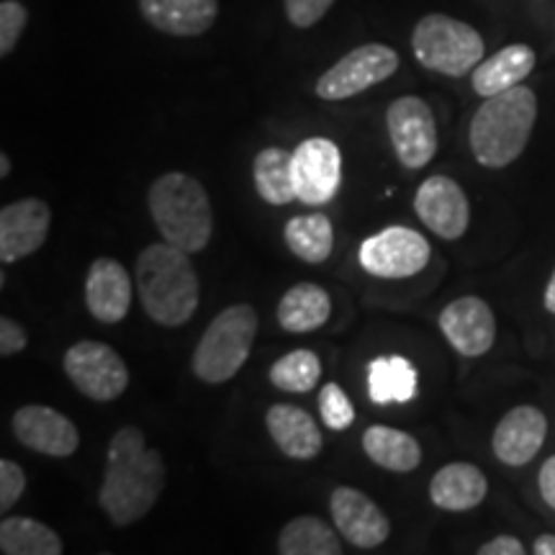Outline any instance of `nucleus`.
Returning a JSON list of instances; mask_svg holds the SVG:
<instances>
[{
	"instance_id": "f257e3e1",
	"label": "nucleus",
	"mask_w": 555,
	"mask_h": 555,
	"mask_svg": "<svg viewBox=\"0 0 555 555\" xmlns=\"http://www.w3.org/2000/svg\"><path fill=\"white\" fill-rule=\"evenodd\" d=\"M165 461L150 448L144 433L134 425L121 427L106 450V474L99 504L116 527H129L147 517L165 489Z\"/></svg>"
},
{
	"instance_id": "f03ea898",
	"label": "nucleus",
	"mask_w": 555,
	"mask_h": 555,
	"mask_svg": "<svg viewBox=\"0 0 555 555\" xmlns=\"http://www.w3.org/2000/svg\"><path fill=\"white\" fill-rule=\"evenodd\" d=\"M134 283L144 311L159 327H183L196 317L201 301L196 268L191 255L170 242H155L139 253Z\"/></svg>"
},
{
	"instance_id": "7ed1b4c3",
	"label": "nucleus",
	"mask_w": 555,
	"mask_h": 555,
	"mask_svg": "<svg viewBox=\"0 0 555 555\" xmlns=\"http://www.w3.org/2000/svg\"><path fill=\"white\" fill-rule=\"evenodd\" d=\"M535 119L538 95L525 86L483 99L468 129L476 163L491 170H502L515 163L530 142Z\"/></svg>"
},
{
	"instance_id": "20e7f679",
	"label": "nucleus",
	"mask_w": 555,
	"mask_h": 555,
	"mask_svg": "<svg viewBox=\"0 0 555 555\" xmlns=\"http://www.w3.org/2000/svg\"><path fill=\"white\" fill-rule=\"evenodd\" d=\"M150 214L165 242L189 255L204 253L214 234V208L204 183L189 172H165L147 193Z\"/></svg>"
},
{
	"instance_id": "39448f33",
	"label": "nucleus",
	"mask_w": 555,
	"mask_h": 555,
	"mask_svg": "<svg viewBox=\"0 0 555 555\" xmlns=\"http://www.w3.org/2000/svg\"><path fill=\"white\" fill-rule=\"evenodd\" d=\"M258 339V311L249 304H232L211 319L193 350L191 367L204 384H227L245 367Z\"/></svg>"
},
{
	"instance_id": "423d86ee",
	"label": "nucleus",
	"mask_w": 555,
	"mask_h": 555,
	"mask_svg": "<svg viewBox=\"0 0 555 555\" xmlns=\"http://www.w3.org/2000/svg\"><path fill=\"white\" fill-rule=\"evenodd\" d=\"M414 57L422 67L448 78H463L474 73L483 60V37L474 26L450 18L446 13H427L416 21L412 34Z\"/></svg>"
},
{
	"instance_id": "0eeeda50",
	"label": "nucleus",
	"mask_w": 555,
	"mask_h": 555,
	"mask_svg": "<svg viewBox=\"0 0 555 555\" xmlns=\"http://www.w3.org/2000/svg\"><path fill=\"white\" fill-rule=\"evenodd\" d=\"M65 373L82 397L99 404L116 401L129 386V367L114 347L99 339H80L65 352Z\"/></svg>"
},
{
	"instance_id": "6e6552de",
	"label": "nucleus",
	"mask_w": 555,
	"mask_h": 555,
	"mask_svg": "<svg viewBox=\"0 0 555 555\" xmlns=\"http://www.w3.org/2000/svg\"><path fill=\"white\" fill-rule=\"evenodd\" d=\"M386 129L397 159L406 170H422L440 147L433 108L420 95H401L386 111Z\"/></svg>"
},
{
	"instance_id": "1a4fd4ad",
	"label": "nucleus",
	"mask_w": 555,
	"mask_h": 555,
	"mask_svg": "<svg viewBox=\"0 0 555 555\" xmlns=\"http://www.w3.org/2000/svg\"><path fill=\"white\" fill-rule=\"evenodd\" d=\"M429 255H433V247H429L427 237H422L416 229L409 227L380 229V232L363 240L358 249V260L365 273L388 278V281L422 273L427 268Z\"/></svg>"
},
{
	"instance_id": "9d476101",
	"label": "nucleus",
	"mask_w": 555,
	"mask_h": 555,
	"mask_svg": "<svg viewBox=\"0 0 555 555\" xmlns=\"http://www.w3.org/2000/svg\"><path fill=\"white\" fill-rule=\"evenodd\" d=\"M399 69L397 50L386 44H363L347 52L337 65H332L317 80V95L322 101H345L352 95L365 93L367 88L378 86L391 78Z\"/></svg>"
},
{
	"instance_id": "9b49d317",
	"label": "nucleus",
	"mask_w": 555,
	"mask_h": 555,
	"mask_svg": "<svg viewBox=\"0 0 555 555\" xmlns=\"http://www.w3.org/2000/svg\"><path fill=\"white\" fill-rule=\"evenodd\" d=\"M343 183V152L327 137L304 139L294 150L296 198L307 206L330 204Z\"/></svg>"
},
{
	"instance_id": "f8f14e48",
	"label": "nucleus",
	"mask_w": 555,
	"mask_h": 555,
	"mask_svg": "<svg viewBox=\"0 0 555 555\" xmlns=\"http://www.w3.org/2000/svg\"><path fill=\"white\" fill-rule=\"evenodd\" d=\"M414 211L416 219L442 240H461L463 234L468 232V196L466 191L461 189V183L448 176H429L425 183L416 189Z\"/></svg>"
},
{
	"instance_id": "ddd939ff",
	"label": "nucleus",
	"mask_w": 555,
	"mask_h": 555,
	"mask_svg": "<svg viewBox=\"0 0 555 555\" xmlns=\"http://www.w3.org/2000/svg\"><path fill=\"white\" fill-rule=\"evenodd\" d=\"M13 435L24 448L50 457H73L80 448V433L75 422L44 404L21 406L13 414Z\"/></svg>"
},
{
	"instance_id": "4468645a",
	"label": "nucleus",
	"mask_w": 555,
	"mask_h": 555,
	"mask_svg": "<svg viewBox=\"0 0 555 555\" xmlns=\"http://www.w3.org/2000/svg\"><path fill=\"white\" fill-rule=\"evenodd\" d=\"M437 324L453 350L463 358H481L496 343V317L489 304L478 296L455 298L442 309Z\"/></svg>"
},
{
	"instance_id": "2eb2a0df",
	"label": "nucleus",
	"mask_w": 555,
	"mask_h": 555,
	"mask_svg": "<svg viewBox=\"0 0 555 555\" xmlns=\"http://www.w3.org/2000/svg\"><path fill=\"white\" fill-rule=\"evenodd\" d=\"M52 208L41 198H21L0 211V260L18 262L44 245L50 237Z\"/></svg>"
},
{
	"instance_id": "dca6fc26",
	"label": "nucleus",
	"mask_w": 555,
	"mask_h": 555,
	"mask_svg": "<svg viewBox=\"0 0 555 555\" xmlns=\"http://www.w3.org/2000/svg\"><path fill=\"white\" fill-rule=\"evenodd\" d=\"M332 522L350 545L376 547L391 535V522L386 512L352 486H337L330 499Z\"/></svg>"
},
{
	"instance_id": "f3484780",
	"label": "nucleus",
	"mask_w": 555,
	"mask_h": 555,
	"mask_svg": "<svg viewBox=\"0 0 555 555\" xmlns=\"http://www.w3.org/2000/svg\"><path fill=\"white\" fill-rule=\"evenodd\" d=\"M547 437V416L538 406H515L506 412L491 437L494 455L504 466H527Z\"/></svg>"
},
{
	"instance_id": "a211bd4d",
	"label": "nucleus",
	"mask_w": 555,
	"mask_h": 555,
	"mask_svg": "<svg viewBox=\"0 0 555 555\" xmlns=\"http://www.w3.org/2000/svg\"><path fill=\"white\" fill-rule=\"evenodd\" d=\"M131 296H134L131 275L119 260H93L86 278V304L93 319L103 324H119L129 314Z\"/></svg>"
},
{
	"instance_id": "6ab92c4d",
	"label": "nucleus",
	"mask_w": 555,
	"mask_h": 555,
	"mask_svg": "<svg viewBox=\"0 0 555 555\" xmlns=\"http://www.w3.org/2000/svg\"><path fill=\"white\" fill-rule=\"evenodd\" d=\"M144 21L170 37H201L217 24L219 0H139Z\"/></svg>"
},
{
	"instance_id": "aec40b11",
	"label": "nucleus",
	"mask_w": 555,
	"mask_h": 555,
	"mask_svg": "<svg viewBox=\"0 0 555 555\" xmlns=\"http://www.w3.org/2000/svg\"><path fill=\"white\" fill-rule=\"evenodd\" d=\"M266 425L278 450L286 457L311 461L322 453L324 437L307 409L296 404H273L266 414Z\"/></svg>"
},
{
	"instance_id": "412c9836",
	"label": "nucleus",
	"mask_w": 555,
	"mask_h": 555,
	"mask_svg": "<svg viewBox=\"0 0 555 555\" xmlns=\"http://www.w3.org/2000/svg\"><path fill=\"white\" fill-rule=\"evenodd\" d=\"M489 494V481L474 463H448L429 481V499L437 509L468 512L476 509Z\"/></svg>"
},
{
	"instance_id": "4be33fe9",
	"label": "nucleus",
	"mask_w": 555,
	"mask_h": 555,
	"mask_svg": "<svg viewBox=\"0 0 555 555\" xmlns=\"http://www.w3.org/2000/svg\"><path fill=\"white\" fill-rule=\"evenodd\" d=\"M535 62L538 57L532 47L509 44L478 62V67L470 73V82H474V90L481 99H489V95L522 86L527 75L535 69Z\"/></svg>"
},
{
	"instance_id": "5701e85b",
	"label": "nucleus",
	"mask_w": 555,
	"mask_h": 555,
	"mask_svg": "<svg viewBox=\"0 0 555 555\" xmlns=\"http://www.w3.org/2000/svg\"><path fill=\"white\" fill-rule=\"evenodd\" d=\"M275 317L278 324L291 335H307L327 324L332 317V296L317 283H296L281 296Z\"/></svg>"
},
{
	"instance_id": "b1692460",
	"label": "nucleus",
	"mask_w": 555,
	"mask_h": 555,
	"mask_svg": "<svg viewBox=\"0 0 555 555\" xmlns=\"http://www.w3.org/2000/svg\"><path fill=\"white\" fill-rule=\"evenodd\" d=\"M363 450L373 463L393 474H412L422 463V446L404 429L373 425L363 435Z\"/></svg>"
},
{
	"instance_id": "393cba45",
	"label": "nucleus",
	"mask_w": 555,
	"mask_h": 555,
	"mask_svg": "<svg viewBox=\"0 0 555 555\" xmlns=\"http://www.w3.org/2000/svg\"><path fill=\"white\" fill-rule=\"evenodd\" d=\"M416 367L401 356L376 358L367 365V397L373 404H406L416 397Z\"/></svg>"
},
{
	"instance_id": "a878e982",
	"label": "nucleus",
	"mask_w": 555,
	"mask_h": 555,
	"mask_svg": "<svg viewBox=\"0 0 555 555\" xmlns=\"http://www.w3.org/2000/svg\"><path fill=\"white\" fill-rule=\"evenodd\" d=\"M253 178L258 196L270 206H286L296 201L294 152L283 147H266L253 163Z\"/></svg>"
},
{
	"instance_id": "bb28decb",
	"label": "nucleus",
	"mask_w": 555,
	"mask_h": 555,
	"mask_svg": "<svg viewBox=\"0 0 555 555\" xmlns=\"http://www.w3.org/2000/svg\"><path fill=\"white\" fill-rule=\"evenodd\" d=\"M283 240H286V247L298 260L317 266V262H324L332 255L335 227H332L330 217H324V214H304V217L286 221Z\"/></svg>"
},
{
	"instance_id": "cd10ccee",
	"label": "nucleus",
	"mask_w": 555,
	"mask_h": 555,
	"mask_svg": "<svg viewBox=\"0 0 555 555\" xmlns=\"http://www.w3.org/2000/svg\"><path fill=\"white\" fill-rule=\"evenodd\" d=\"M278 553L283 555H343L335 527L322 517L301 515L283 527L278 535Z\"/></svg>"
},
{
	"instance_id": "c85d7f7f",
	"label": "nucleus",
	"mask_w": 555,
	"mask_h": 555,
	"mask_svg": "<svg viewBox=\"0 0 555 555\" xmlns=\"http://www.w3.org/2000/svg\"><path fill=\"white\" fill-rule=\"evenodd\" d=\"M0 551L5 555H60L65 543L39 519L5 517L0 522Z\"/></svg>"
},
{
	"instance_id": "c756f323",
	"label": "nucleus",
	"mask_w": 555,
	"mask_h": 555,
	"mask_svg": "<svg viewBox=\"0 0 555 555\" xmlns=\"http://www.w3.org/2000/svg\"><path fill=\"white\" fill-rule=\"evenodd\" d=\"M268 378L278 391L309 393L314 391L319 378H322V360H319L317 352L311 350L286 352V356L278 358L275 363L270 365Z\"/></svg>"
},
{
	"instance_id": "7c9ffc66",
	"label": "nucleus",
	"mask_w": 555,
	"mask_h": 555,
	"mask_svg": "<svg viewBox=\"0 0 555 555\" xmlns=\"http://www.w3.org/2000/svg\"><path fill=\"white\" fill-rule=\"evenodd\" d=\"M319 414H322L324 425L335 429V433H343L356 422V409H352V401L347 399L339 384L322 386V391H319Z\"/></svg>"
},
{
	"instance_id": "2f4dec72",
	"label": "nucleus",
	"mask_w": 555,
	"mask_h": 555,
	"mask_svg": "<svg viewBox=\"0 0 555 555\" xmlns=\"http://www.w3.org/2000/svg\"><path fill=\"white\" fill-rule=\"evenodd\" d=\"M26 24H29V11L24 3H18V0L0 3V57H9L16 50Z\"/></svg>"
},
{
	"instance_id": "473e14b6",
	"label": "nucleus",
	"mask_w": 555,
	"mask_h": 555,
	"mask_svg": "<svg viewBox=\"0 0 555 555\" xmlns=\"http://www.w3.org/2000/svg\"><path fill=\"white\" fill-rule=\"evenodd\" d=\"M286 16L298 29H311L319 21L327 16V11L335 5V0H283Z\"/></svg>"
},
{
	"instance_id": "72a5a7b5",
	"label": "nucleus",
	"mask_w": 555,
	"mask_h": 555,
	"mask_svg": "<svg viewBox=\"0 0 555 555\" xmlns=\"http://www.w3.org/2000/svg\"><path fill=\"white\" fill-rule=\"evenodd\" d=\"M26 491V474L18 463L3 457L0 461V509L9 512L13 504H18V499Z\"/></svg>"
},
{
	"instance_id": "f704fd0d",
	"label": "nucleus",
	"mask_w": 555,
	"mask_h": 555,
	"mask_svg": "<svg viewBox=\"0 0 555 555\" xmlns=\"http://www.w3.org/2000/svg\"><path fill=\"white\" fill-rule=\"evenodd\" d=\"M26 345H29V335H26V330L21 327L16 319L11 317L0 319V356L3 358L18 356V352L26 350Z\"/></svg>"
},
{
	"instance_id": "c9c22d12",
	"label": "nucleus",
	"mask_w": 555,
	"mask_h": 555,
	"mask_svg": "<svg viewBox=\"0 0 555 555\" xmlns=\"http://www.w3.org/2000/svg\"><path fill=\"white\" fill-rule=\"evenodd\" d=\"M522 553H525L522 540H517L515 535L491 538L489 543L478 547V555H522Z\"/></svg>"
},
{
	"instance_id": "e433bc0d",
	"label": "nucleus",
	"mask_w": 555,
	"mask_h": 555,
	"mask_svg": "<svg viewBox=\"0 0 555 555\" xmlns=\"http://www.w3.org/2000/svg\"><path fill=\"white\" fill-rule=\"evenodd\" d=\"M538 486H540V496L545 499V504L551 506V509H555V455L547 457L543 468H540Z\"/></svg>"
},
{
	"instance_id": "4c0bfd02",
	"label": "nucleus",
	"mask_w": 555,
	"mask_h": 555,
	"mask_svg": "<svg viewBox=\"0 0 555 555\" xmlns=\"http://www.w3.org/2000/svg\"><path fill=\"white\" fill-rule=\"evenodd\" d=\"M535 555H555V535H540L532 545Z\"/></svg>"
},
{
	"instance_id": "58836bf2",
	"label": "nucleus",
	"mask_w": 555,
	"mask_h": 555,
	"mask_svg": "<svg viewBox=\"0 0 555 555\" xmlns=\"http://www.w3.org/2000/svg\"><path fill=\"white\" fill-rule=\"evenodd\" d=\"M543 304H545V309H547V311H551V314H555V270H553L551 281H547V286H545V296H543Z\"/></svg>"
},
{
	"instance_id": "ea45409f",
	"label": "nucleus",
	"mask_w": 555,
	"mask_h": 555,
	"mask_svg": "<svg viewBox=\"0 0 555 555\" xmlns=\"http://www.w3.org/2000/svg\"><path fill=\"white\" fill-rule=\"evenodd\" d=\"M11 172V159L9 155H0V178H5Z\"/></svg>"
}]
</instances>
